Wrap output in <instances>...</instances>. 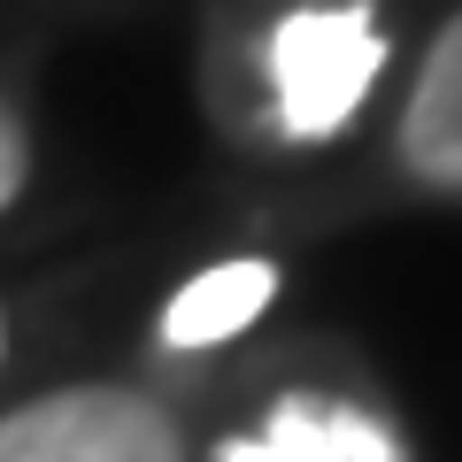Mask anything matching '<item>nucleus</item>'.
I'll list each match as a JSON object with an SVG mask.
<instances>
[{"instance_id": "obj_1", "label": "nucleus", "mask_w": 462, "mask_h": 462, "mask_svg": "<svg viewBox=\"0 0 462 462\" xmlns=\"http://www.w3.org/2000/svg\"><path fill=\"white\" fill-rule=\"evenodd\" d=\"M270 108H278V132L316 147V139H339L355 116H363L370 85L385 69V32L370 0H316L293 16L270 23Z\"/></svg>"}, {"instance_id": "obj_2", "label": "nucleus", "mask_w": 462, "mask_h": 462, "mask_svg": "<svg viewBox=\"0 0 462 462\" xmlns=\"http://www.w3.org/2000/svg\"><path fill=\"white\" fill-rule=\"evenodd\" d=\"M0 462H185V431L139 385H62L0 416Z\"/></svg>"}, {"instance_id": "obj_3", "label": "nucleus", "mask_w": 462, "mask_h": 462, "mask_svg": "<svg viewBox=\"0 0 462 462\" xmlns=\"http://www.w3.org/2000/svg\"><path fill=\"white\" fill-rule=\"evenodd\" d=\"M208 462H409V455H401V431L385 416H370L363 401L285 393L263 416V431L216 439Z\"/></svg>"}, {"instance_id": "obj_4", "label": "nucleus", "mask_w": 462, "mask_h": 462, "mask_svg": "<svg viewBox=\"0 0 462 462\" xmlns=\"http://www.w3.org/2000/svg\"><path fill=\"white\" fill-rule=\"evenodd\" d=\"M393 147H401V170L416 185L462 200V8L431 32L424 62H416L401 124H393Z\"/></svg>"}, {"instance_id": "obj_5", "label": "nucleus", "mask_w": 462, "mask_h": 462, "mask_svg": "<svg viewBox=\"0 0 462 462\" xmlns=\"http://www.w3.org/2000/svg\"><path fill=\"white\" fill-rule=\"evenodd\" d=\"M278 300V263L263 254H231V263H208L170 293L162 309V346L170 355H200V346H224L254 324V316Z\"/></svg>"}, {"instance_id": "obj_6", "label": "nucleus", "mask_w": 462, "mask_h": 462, "mask_svg": "<svg viewBox=\"0 0 462 462\" xmlns=\"http://www.w3.org/2000/svg\"><path fill=\"white\" fill-rule=\"evenodd\" d=\"M23 185H32V139H23V116L0 100V216L23 200Z\"/></svg>"}, {"instance_id": "obj_7", "label": "nucleus", "mask_w": 462, "mask_h": 462, "mask_svg": "<svg viewBox=\"0 0 462 462\" xmlns=\"http://www.w3.org/2000/svg\"><path fill=\"white\" fill-rule=\"evenodd\" d=\"M0 355H8V316H0Z\"/></svg>"}]
</instances>
